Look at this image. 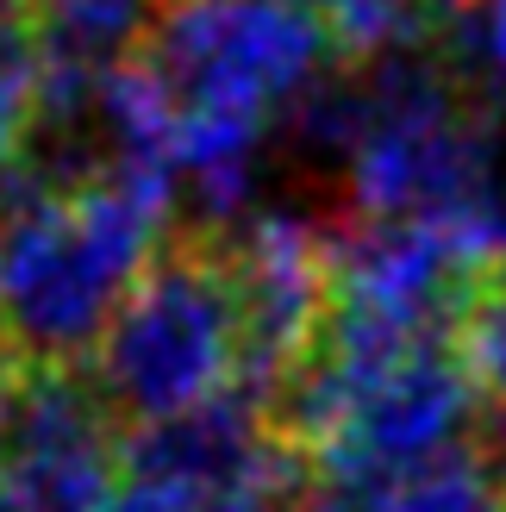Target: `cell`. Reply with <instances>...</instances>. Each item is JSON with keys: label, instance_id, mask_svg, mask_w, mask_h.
I'll return each instance as SVG.
<instances>
[{"label": "cell", "instance_id": "obj_12", "mask_svg": "<svg viewBox=\"0 0 506 512\" xmlns=\"http://www.w3.org/2000/svg\"><path fill=\"white\" fill-rule=\"evenodd\" d=\"M475 456H482V469H488V481L500 488V500H506V406H494V419L475 431Z\"/></svg>", "mask_w": 506, "mask_h": 512}, {"label": "cell", "instance_id": "obj_7", "mask_svg": "<svg viewBox=\"0 0 506 512\" xmlns=\"http://www.w3.org/2000/svg\"><path fill=\"white\" fill-rule=\"evenodd\" d=\"M157 25V0H38L44 82L94 88L132 69Z\"/></svg>", "mask_w": 506, "mask_h": 512}, {"label": "cell", "instance_id": "obj_2", "mask_svg": "<svg viewBox=\"0 0 506 512\" xmlns=\"http://www.w3.org/2000/svg\"><path fill=\"white\" fill-rule=\"evenodd\" d=\"M169 207L138 175H88L0 219V363H94L107 325L157 263Z\"/></svg>", "mask_w": 506, "mask_h": 512}, {"label": "cell", "instance_id": "obj_8", "mask_svg": "<svg viewBox=\"0 0 506 512\" xmlns=\"http://www.w3.org/2000/svg\"><path fill=\"white\" fill-rule=\"evenodd\" d=\"M294 7L319 19V32L332 38L338 63L413 44L425 32V19H432V0H294Z\"/></svg>", "mask_w": 506, "mask_h": 512}, {"label": "cell", "instance_id": "obj_6", "mask_svg": "<svg viewBox=\"0 0 506 512\" xmlns=\"http://www.w3.org/2000/svg\"><path fill=\"white\" fill-rule=\"evenodd\" d=\"M300 512H506L475 450H450L388 475H307Z\"/></svg>", "mask_w": 506, "mask_h": 512}, {"label": "cell", "instance_id": "obj_3", "mask_svg": "<svg viewBox=\"0 0 506 512\" xmlns=\"http://www.w3.org/2000/svg\"><path fill=\"white\" fill-rule=\"evenodd\" d=\"M482 400L463 338L388 350L319 344L275 394V419L313 475H388L463 450L482 425Z\"/></svg>", "mask_w": 506, "mask_h": 512}, {"label": "cell", "instance_id": "obj_1", "mask_svg": "<svg viewBox=\"0 0 506 512\" xmlns=\"http://www.w3.org/2000/svg\"><path fill=\"white\" fill-rule=\"evenodd\" d=\"M138 63L169 113L175 194L188 188L213 219H232L269 125L313 94L338 50L294 0H157Z\"/></svg>", "mask_w": 506, "mask_h": 512}, {"label": "cell", "instance_id": "obj_4", "mask_svg": "<svg viewBox=\"0 0 506 512\" xmlns=\"http://www.w3.org/2000/svg\"><path fill=\"white\" fill-rule=\"evenodd\" d=\"M94 388L119 431L157 425L244 381V319L225 238L194 232L157 250L94 350Z\"/></svg>", "mask_w": 506, "mask_h": 512}, {"label": "cell", "instance_id": "obj_10", "mask_svg": "<svg viewBox=\"0 0 506 512\" xmlns=\"http://www.w3.org/2000/svg\"><path fill=\"white\" fill-rule=\"evenodd\" d=\"M100 512H207V506L188 500V494H175V488H163V481L125 475L119 488L107 494V506H100Z\"/></svg>", "mask_w": 506, "mask_h": 512}, {"label": "cell", "instance_id": "obj_5", "mask_svg": "<svg viewBox=\"0 0 506 512\" xmlns=\"http://www.w3.org/2000/svg\"><path fill=\"white\" fill-rule=\"evenodd\" d=\"M225 256L244 319V388L275 406L332 325V232L300 219H250L244 232H225Z\"/></svg>", "mask_w": 506, "mask_h": 512}, {"label": "cell", "instance_id": "obj_9", "mask_svg": "<svg viewBox=\"0 0 506 512\" xmlns=\"http://www.w3.org/2000/svg\"><path fill=\"white\" fill-rule=\"evenodd\" d=\"M463 356L482 381L488 406H506V275L488 281V294L475 300V313L463 325Z\"/></svg>", "mask_w": 506, "mask_h": 512}, {"label": "cell", "instance_id": "obj_11", "mask_svg": "<svg viewBox=\"0 0 506 512\" xmlns=\"http://www.w3.org/2000/svg\"><path fill=\"white\" fill-rule=\"evenodd\" d=\"M475 50H482V75L506 88V0H475Z\"/></svg>", "mask_w": 506, "mask_h": 512}]
</instances>
